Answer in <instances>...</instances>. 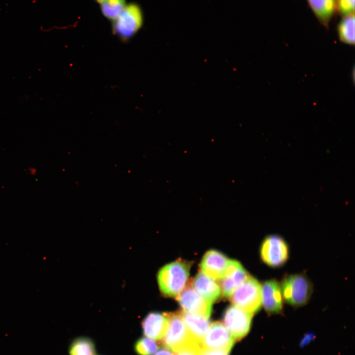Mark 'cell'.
Returning <instances> with one entry per match:
<instances>
[{"label": "cell", "instance_id": "6da1fadb", "mask_svg": "<svg viewBox=\"0 0 355 355\" xmlns=\"http://www.w3.org/2000/svg\"><path fill=\"white\" fill-rule=\"evenodd\" d=\"M190 265L177 260L163 266L158 272L157 280L163 294L177 297L184 289L189 274Z\"/></svg>", "mask_w": 355, "mask_h": 355}, {"label": "cell", "instance_id": "8fae6325", "mask_svg": "<svg viewBox=\"0 0 355 355\" xmlns=\"http://www.w3.org/2000/svg\"><path fill=\"white\" fill-rule=\"evenodd\" d=\"M261 286L262 306L269 314H279L283 309L280 284L275 279L264 281Z\"/></svg>", "mask_w": 355, "mask_h": 355}, {"label": "cell", "instance_id": "5b68a950", "mask_svg": "<svg viewBox=\"0 0 355 355\" xmlns=\"http://www.w3.org/2000/svg\"><path fill=\"white\" fill-rule=\"evenodd\" d=\"M230 298L234 305L253 315L262 307L261 284L255 278L249 276Z\"/></svg>", "mask_w": 355, "mask_h": 355}, {"label": "cell", "instance_id": "30bf717a", "mask_svg": "<svg viewBox=\"0 0 355 355\" xmlns=\"http://www.w3.org/2000/svg\"><path fill=\"white\" fill-rule=\"evenodd\" d=\"M230 260L217 250H210L202 259L201 272L214 280H220L225 275Z\"/></svg>", "mask_w": 355, "mask_h": 355}, {"label": "cell", "instance_id": "8992f818", "mask_svg": "<svg viewBox=\"0 0 355 355\" xmlns=\"http://www.w3.org/2000/svg\"><path fill=\"white\" fill-rule=\"evenodd\" d=\"M259 253L261 260L264 264L271 268H279L288 259V246L282 237L277 234H270L262 241Z\"/></svg>", "mask_w": 355, "mask_h": 355}, {"label": "cell", "instance_id": "d4e9b609", "mask_svg": "<svg viewBox=\"0 0 355 355\" xmlns=\"http://www.w3.org/2000/svg\"><path fill=\"white\" fill-rule=\"evenodd\" d=\"M94 0L95 1H96L97 2L99 3V4H100L101 2H102L105 0Z\"/></svg>", "mask_w": 355, "mask_h": 355}, {"label": "cell", "instance_id": "d6986e66", "mask_svg": "<svg viewBox=\"0 0 355 355\" xmlns=\"http://www.w3.org/2000/svg\"><path fill=\"white\" fill-rule=\"evenodd\" d=\"M126 0H105L100 4L104 17L111 22L120 14L127 5Z\"/></svg>", "mask_w": 355, "mask_h": 355}, {"label": "cell", "instance_id": "4fadbf2b", "mask_svg": "<svg viewBox=\"0 0 355 355\" xmlns=\"http://www.w3.org/2000/svg\"><path fill=\"white\" fill-rule=\"evenodd\" d=\"M169 321L164 313H149L143 319L142 326L143 335L154 340H161L168 328Z\"/></svg>", "mask_w": 355, "mask_h": 355}, {"label": "cell", "instance_id": "7c38bea8", "mask_svg": "<svg viewBox=\"0 0 355 355\" xmlns=\"http://www.w3.org/2000/svg\"><path fill=\"white\" fill-rule=\"evenodd\" d=\"M248 276V274L239 262L230 260L225 275L220 280V287L223 295L230 298Z\"/></svg>", "mask_w": 355, "mask_h": 355}, {"label": "cell", "instance_id": "ba28073f", "mask_svg": "<svg viewBox=\"0 0 355 355\" xmlns=\"http://www.w3.org/2000/svg\"><path fill=\"white\" fill-rule=\"evenodd\" d=\"M235 340L224 325L220 322L215 321L210 324L203 341L204 350H221L229 353Z\"/></svg>", "mask_w": 355, "mask_h": 355}, {"label": "cell", "instance_id": "277c9868", "mask_svg": "<svg viewBox=\"0 0 355 355\" xmlns=\"http://www.w3.org/2000/svg\"><path fill=\"white\" fill-rule=\"evenodd\" d=\"M280 286L283 299L294 307H300L307 304L313 291L311 281L302 273L284 276Z\"/></svg>", "mask_w": 355, "mask_h": 355}, {"label": "cell", "instance_id": "7402d4cb", "mask_svg": "<svg viewBox=\"0 0 355 355\" xmlns=\"http://www.w3.org/2000/svg\"><path fill=\"white\" fill-rule=\"evenodd\" d=\"M203 352V349L198 347H193L182 350L176 353V355H201Z\"/></svg>", "mask_w": 355, "mask_h": 355}, {"label": "cell", "instance_id": "52a82bcc", "mask_svg": "<svg viewBox=\"0 0 355 355\" xmlns=\"http://www.w3.org/2000/svg\"><path fill=\"white\" fill-rule=\"evenodd\" d=\"M252 315L234 305L226 309L223 317V325L235 341H239L247 335Z\"/></svg>", "mask_w": 355, "mask_h": 355}, {"label": "cell", "instance_id": "e0dca14e", "mask_svg": "<svg viewBox=\"0 0 355 355\" xmlns=\"http://www.w3.org/2000/svg\"><path fill=\"white\" fill-rule=\"evenodd\" d=\"M339 40L350 45H355V14L342 16L337 25Z\"/></svg>", "mask_w": 355, "mask_h": 355}, {"label": "cell", "instance_id": "2e32d148", "mask_svg": "<svg viewBox=\"0 0 355 355\" xmlns=\"http://www.w3.org/2000/svg\"><path fill=\"white\" fill-rule=\"evenodd\" d=\"M180 315L186 328L192 337L202 344L203 339L211 323L208 318L186 312Z\"/></svg>", "mask_w": 355, "mask_h": 355}, {"label": "cell", "instance_id": "44dd1931", "mask_svg": "<svg viewBox=\"0 0 355 355\" xmlns=\"http://www.w3.org/2000/svg\"><path fill=\"white\" fill-rule=\"evenodd\" d=\"M337 11L342 16L354 14L355 0H337Z\"/></svg>", "mask_w": 355, "mask_h": 355}, {"label": "cell", "instance_id": "7a4b0ae2", "mask_svg": "<svg viewBox=\"0 0 355 355\" xmlns=\"http://www.w3.org/2000/svg\"><path fill=\"white\" fill-rule=\"evenodd\" d=\"M168 318V330L161 340L163 347L177 353L193 347L203 349L202 344L197 342L190 335L182 320L180 312L165 313Z\"/></svg>", "mask_w": 355, "mask_h": 355}, {"label": "cell", "instance_id": "5bb4252c", "mask_svg": "<svg viewBox=\"0 0 355 355\" xmlns=\"http://www.w3.org/2000/svg\"><path fill=\"white\" fill-rule=\"evenodd\" d=\"M192 285L193 288L211 304L220 296L221 291L219 284L201 271L194 277Z\"/></svg>", "mask_w": 355, "mask_h": 355}, {"label": "cell", "instance_id": "9a60e30c", "mask_svg": "<svg viewBox=\"0 0 355 355\" xmlns=\"http://www.w3.org/2000/svg\"><path fill=\"white\" fill-rule=\"evenodd\" d=\"M317 20L325 28L337 11V0H307Z\"/></svg>", "mask_w": 355, "mask_h": 355}, {"label": "cell", "instance_id": "9c48e42d", "mask_svg": "<svg viewBox=\"0 0 355 355\" xmlns=\"http://www.w3.org/2000/svg\"><path fill=\"white\" fill-rule=\"evenodd\" d=\"M177 298L184 312L210 318L212 311L211 304L191 286L184 288Z\"/></svg>", "mask_w": 355, "mask_h": 355}, {"label": "cell", "instance_id": "3957f363", "mask_svg": "<svg viewBox=\"0 0 355 355\" xmlns=\"http://www.w3.org/2000/svg\"><path fill=\"white\" fill-rule=\"evenodd\" d=\"M144 16L140 5L135 2L127 4L120 14L111 22V31L123 42L131 39L142 28Z\"/></svg>", "mask_w": 355, "mask_h": 355}, {"label": "cell", "instance_id": "ffe728a7", "mask_svg": "<svg viewBox=\"0 0 355 355\" xmlns=\"http://www.w3.org/2000/svg\"><path fill=\"white\" fill-rule=\"evenodd\" d=\"M134 347L138 355H154L158 345L154 340L145 336L138 339Z\"/></svg>", "mask_w": 355, "mask_h": 355}, {"label": "cell", "instance_id": "cb8c5ba5", "mask_svg": "<svg viewBox=\"0 0 355 355\" xmlns=\"http://www.w3.org/2000/svg\"><path fill=\"white\" fill-rule=\"evenodd\" d=\"M154 355H174L173 352L164 347L159 349L156 352Z\"/></svg>", "mask_w": 355, "mask_h": 355}, {"label": "cell", "instance_id": "603a6c76", "mask_svg": "<svg viewBox=\"0 0 355 355\" xmlns=\"http://www.w3.org/2000/svg\"><path fill=\"white\" fill-rule=\"evenodd\" d=\"M229 353L221 350H204L201 355H228Z\"/></svg>", "mask_w": 355, "mask_h": 355}, {"label": "cell", "instance_id": "ac0fdd59", "mask_svg": "<svg viewBox=\"0 0 355 355\" xmlns=\"http://www.w3.org/2000/svg\"><path fill=\"white\" fill-rule=\"evenodd\" d=\"M69 353V355H96L95 346L90 338L78 337L71 341Z\"/></svg>", "mask_w": 355, "mask_h": 355}]
</instances>
